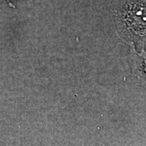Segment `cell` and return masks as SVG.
Instances as JSON below:
<instances>
[{
  "label": "cell",
  "mask_w": 146,
  "mask_h": 146,
  "mask_svg": "<svg viewBox=\"0 0 146 146\" xmlns=\"http://www.w3.org/2000/svg\"><path fill=\"white\" fill-rule=\"evenodd\" d=\"M129 46V63L133 81L146 88V48L139 52L135 45Z\"/></svg>",
  "instance_id": "obj_2"
},
{
  "label": "cell",
  "mask_w": 146,
  "mask_h": 146,
  "mask_svg": "<svg viewBox=\"0 0 146 146\" xmlns=\"http://www.w3.org/2000/svg\"><path fill=\"white\" fill-rule=\"evenodd\" d=\"M114 18L123 41L146 48V0H121Z\"/></svg>",
  "instance_id": "obj_1"
}]
</instances>
